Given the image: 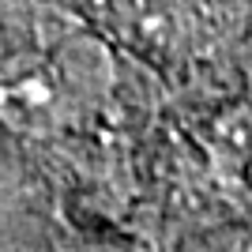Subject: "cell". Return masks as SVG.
<instances>
[{"label":"cell","mask_w":252,"mask_h":252,"mask_svg":"<svg viewBox=\"0 0 252 252\" xmlns=\"http://www.w3.org/2000/svg\"><path fill=\"white\" fill-rule=\"evenodd\" d=\"M117 64L91 31L57 27L0 53V125L27 139L83 128L109 102Z\"/></svg>","instance_id":"obj_1"},{"label":"cell","mask_w":252,"mask_h":252,"mask_svg":"<svg viewBox=\"0 0 252 252\" xmlns=\"http://www.w3.org/2000/svg\"><path fill=\"white\" fill-rule=\"evenodd\" d=\"M245 0H109L121 38L155 57H189L207 42L215 27L237 15Z\"/></svg>","instance_id":"obj_2"},{"label":"cell","mask_w":252,"mask_h":252,"mask_svg":"<svg viewBox=\"0 0 252 252\" xmlns=\"http://www.w3.org/2000/svg\"><path fill=\"white\" fill-rule=\"evenodd\" d=\"M207 166L230 200L252 207V98L226 105L211 121Z\"/></svg>","instance_id":"obj_3"}]
</instances>
